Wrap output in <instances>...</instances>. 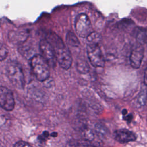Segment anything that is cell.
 Instances as JSON below:
<instances>
[{
  "mask_svg": "<svg viewBox=\"0 0 147 147\" xmlns=\"http://www.w3.org/2000/svg\"><path fill=\"white\" fill-rule=\"evenodd\" d=\"M13 147H32V146L25 141H19L14 144Z\"/></svg>",
  "mask_w": 147,
  "mask_h": 147,
  "instance_id": "d6986e66",
  "label": "cell"
},
{
  "mask_svg": "<svg viewBox=\"0 0 147 147\" xmlns=\"http://www.w3.org/2000/svg\"><path fill=\"white\" fill-rule=\"evenodd\" d=\"M78 142V147H100L98 145L94 144L91 141H88L84 140Z\"/></svg>",
  "mask_w": 147,
  "mask_h": 147,
  "instance_id": "ac0fdd59",
  "label": "cell"
},
{
  "mask_svg": "<svg viewBox=\"0 0 147 147\" xmlns=\"http://www.w3.org/2000/svg\"><path fill=\"white\" fill-rule=\"evenodd\" d=\"M114 137L116 141L120 143H126L136 140V136L133 132L126 129L116 130L114 133Z\"/></svg>",
  "mask_w": 147,
  "mask_h": 147,
  "instance_id": "9c48e42d",
  "label": "cell"
},
{
  "mask_svg": "<svg viewBox=\"0 0 147 147\" xmlns=\"http://www.w3.org/2000/svg\"><path fill=\"white\" fill-rule=\"evenodd\" d=\"M144 55V49L141 45H137L133 49L130 56L131 66L134 69H138L141 64Z\"/></svg>",
  "mask_w": 147,
  "mask_h": 147,
  "instance_id": "ba28073f",
  "label": "cell"
},
{
  "mask_svg": "<svg viewBox=\"0 0 147 147\" xmlns=\"http://www.w3.org/2000/svg\"><path fill=\"white\" fill-rule=\"evenodd\" d=\"M95 133L100 137H105L107 134V129L100 123H97L95 126Z\"/></svg>",
  "mask_w": 147,
  "mask_h": 147,
  "instance_id": "2e32d148",
  "label": "cell"
},
{
  "mask_svg": "<svg viewBox=\"0 0 147 147\" xmlns=\"http://www.w3.org/2000/svg\"><path fill=\"white\" fill-rule=\"evenodd\" d=\"M122 114H123V116H124V115H126L127 114V110H126V109H123V110H122Z\"/></svg>",
  "mask_w": 147,
  "mask_h": 147,
  "instance_id": "d4e9b609",
  "label": "cell"
},
{
  "mask_svg": "<svg viewBox=\"0 0 147 147\" xmlns=\"http://www.w3.org/2000/svg\"><path fill=\"white\" fill-rule=\"evenodd\" d=\"M6 75L13 84L16 88L22 89L25 86V77L21 65L16 61H9L6 67Z\"/></svg>",
  "mask_w": 147,
  "mask_h": 147,
  "instance_id": "7a4b0ae2",
  "label": "cell"
},
{
  "mask_svg": "<svg viewBox=\"0 0 147 147\" xmlns=\"http://www.w3.org/2000/svg\"><path fill=\"white\" fill-rule=\"evenodd\" d=\"M28 37V32L26 30H17L13 31L9 34L10 39L13 42L21 43L26 41Z\"/></svg>",
  "mask_w": 147,
  "mask_h": 147,
  "instance_id": "30bf717a",
  "label": "cell"
},
{
  "mask_svg": "<svg viewBox=\"0 0 147 147\" xmlns=\"http://www.w3.org/2000/svg\"><path fill=\"white\" fill-rule=\"evenodd\" d=\"M49 136V133L47 131H45L42 133V134L38 137V139L40 141H43L45 140L46 138H48Z\"/></svg>",
  "mask_w": 147,
  "mask_h": 147,
  "instance_id": "ffe728a7",
  "label": "cell"
},
{
  "mask_svg": "<svg viewBox=\"0 0 147 147\" xmlns=\"http://www.w3.org/2000/svg\"><path fill=\"white\" fill-rule=\"evenodd\" d=\"M66 40L67 43L73 47H78L80 45V42L75 35L72 31H68L66 36Z\"/></svg>",
  "mask_w": 147,
  "mask_h": 147,
  "instance_id": "8fae6325",
  "label": "cell"
},
{
  "mask_svg": "<svg viewBox=\"0 0 147 147\" xmlns=\"http://www.w3.org/2000/svg\"><path fill=\"white\" fill-rule=\"evenodd\" d=\"M87 40L88 44H99L101 40V36L99 33L94 31L87 37Z\"/></svg>",
  "mask_w": 147,
  "mask_h": 147,
  "instance_id": "9a60e30c",
  "label": "cell"
},
{
  "mask_svg": "<svg viewBox=\"0 0 147 147\" xmlns=\"http://www.w3.org/2000/svg\"><path fill=\"white\" fill-rule=\"evenodd\" d=\"M51 136H52V137H56V136H57V133H56V132H53V133H51Z\"/></svg>",
  "mask_w": 147,
  "mask_h": 147,
  "instance_id": "484cf974",
  "label": "cell"
},
{
  "mask_svg": "<svg viewBox=\"0 0 147 147\" xmlns=\"http://www.w3.org/2000/svg\"><path fill=\"white\" fill-rule=\"evenodd\" d=\"M9 53V51L6 45L0 42V61L5 60Z\"/></svg>",
  "mask_w": 147,
  "mask_h": 147,
  "instance_id": "e0dca14e",
  "label": "cell"
},
{
  "mask_svg": "<svg viewBox=\"0 0 147 147\" xmlns=\"http://www.w3.org/2000/svg\"><path fill=\"white\" fill-rule=\"evenodd\" d=\"M147 99V91L146 89H144L141 92L139 93V94L137 95L136 101H135V104L136 106L138 107L143 106L146 101Z\"/></svg>",
  "mask_w": 147,
  "mask_h": 147,
  "instance_id": "7c38bea8",
  "label": "cell"
},
{
  "mask_svg": "<svg viewBox=\"0 0 147 147\" xmlns=\"http://www.w3.org/2000/svg\"><path fill=\"white\" fill-rule=\"evenodd\" d=\"M141 40H142L144 42L147 43V28L142 33V34H141Z\"/></svg>",
  "mask_w": 147,
  "mask_h": 147,
  "instance_id": "7402d4cb",
  "label": "cell"
},
{
  "mask_svg": "<svg viewBox=\"0 0 147 147\" xmlns=\"http://www.w3.org/2000/svg\"><path fill=\"white\" fill-rule=\"evenodd\" d=\"M82 135L85 140L88 141H92L95 138V131L90 129L84 126L82 129H80Z\"/></svg>",
  "mask_w": 147,
  "mask_h": 147,
  "instance_id": "4fadbf2b",
  "label": "cell"
},
{
  "mask_svg": "<svg viewBox=\"0 0 147 147\" xmlns=\"http://www.w3.org/2000/svg\"><path fill=\"white\" fill-rule=\"evenodd\" d=\"M41 55L45 59L49 67H55L56 64V57L51 44L45 39L41 40L39 44Z\"/></svg>",
  "mask_w": 147,
  "mask_h": 147,
  "instance_id": "8992f818",
  "label": "cell"
},
{
  "mask_svg": "<svg viewBox=\"0 0 147 147\" xmlns=\"http://www.w3.org/2000/svg\"><path fill=\"white\" fill-rule=\"evenodd\" d=\"M30 63L33 73L39 81L46 80L49 77V66L41 55H34Z\"/></svg>",
  "mask_w": 147,
  "mask_h": 147,
  "instance_id": "3957f363",
  "label": "cell"
},
{
  "mask_svg": "<svg viewBox=\"0 0 147 147\" xmlns=\"http://www.w3.org/2000/svg\"><path fill=\"white\" fill-rule=\"evenodd\" d=\"M64 147H78V142L73 140H71L65 144Z\"/></svg>",
  "mask_w": 147,
  "mask_h": 147,
  "instance_id": "44dd1931",
  "label": "cell"
},
{
  "mask_svg": "<svg viewBox=\"0 0 147 147\" xmlns=\"http://www.w3.org/2000/svg\"><path fill=\"white\" fill-rule=\"evenodd\" d=\"M144 82L146 86H147V69L145 70L144 72Z\"/></svg>",
  "mask_w": 147,
  "mask_h": 147,
  "instance_id": "cb8c5ba5",
  "label": "cell"
},
{
  "mask_svg": "<svg viewBox=\"0 0 147 147\" xmlns=\"http://www.w3.org/2000/svg\"><path fill=\"white\" fill-rule=\"evenodd\" d=\"M46 40L52 46L56 60L60 66L64 69H69L72 62L71 53L61 38L55 33L50 32L48 34Z\"/></svg>",
  "mask_w": 147,
  "mask_h": 147,
  "instance_id": "6da1fadb",
  "label": "cell"
},
{
  "mask_svg": "<svg viewBox=\"0 0 147 147\" xmlns=\"http://www.w3.org/2000/svg\"><path fill=\"white\" fill-rule=\"evenodd\" d=\"M75 28L76 34L82 38H87L94 32L91 21L85 13H80L75 18Z\"/></svg>",
  "mask_w": 147,
  "mask_h": 147,
  "instance_id": "277c9868",
  "label": "cell"
},
{
  "mask_svg": "<svg viewBox=\"0 0 147 147\" xmlns=\"http://www.w3.org/2000/svg\"><path fill=\"white\" fill-rule=\"evenodd\" d=\"M133 118V115L131 114H129L128 115H124L123 117V119L126 121H127L128 122H130L131 121Z\"/></svg>",
  "mask_w": 147,
  "mask_h": 147,
  "instance_id": "603a6c76",
  "label": "cell"
},
{
  "mask_svg": "<svg viewBox=\"0 0 147 147\" xmlns=\"http://www.w3.org/2000/svg\"><path fill=\"white\" fill-rule=\"evenodd\" d=\"M87 54L91 64L95 67H103L105 61L99 44H88Z\"/></svg>",
  "mask_w": 147,
  "mask_h": 147,
  "instance_id": "5b68a950",
  "label": "cell"
},
{
  "mask_svg": "<svg viewBox=\"0 0 147 147\" xmlns=\"http://www.w3.org/2000/svg\"><path fill=\"white\" fill-rule=\"evenodd\" d=\"M76 69L79 72L82 74H85L90 71V67L88 63L84 60H80L76 62Z\"/></svg>",
  "mask_w": 147,
  "mask_h": 147,
  "instance_id": "5bb4252c",
  "label": "cell"
},
{
  "mask_svg": "<svg viewBox=\"0 0 147 147\" xmlns=\"http://www.w3.org/2000/svg\"><path fill=\"white\" fill-rule=\"evenodd\" d=\"M0 106L9 111H12L15 106L13 92L4 86H0Z\"/></svg>",
  "mask_w": 147,
  "mask_h": 147,
  "instance_id": "52a82bcc",
  "label": "cell"
}]
</instances>
